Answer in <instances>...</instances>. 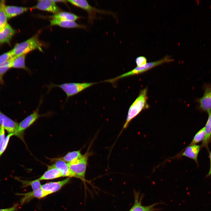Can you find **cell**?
I'll return each mask as SVG.
<instances>
[{
  "label": "cell",
  "instance_id": "836d02e7",
  "mask_svg": "<svg viewBox=\"0 0 211 211\" xmlns=\"http://www.w3.org/2000/svg\"><path fill=\"white\" fill-rule=\"evenodd\" d=\"M55 2H66V1L65 0H53Z\"/></svg>",
  "mask_w": 211,
  "mask_h": 211
},
{
  "label": "cell",
  "instance_id": "8992f818",
  "mask_svg": "<svg viewBox=\"0 0 211 211\" xmlns=\"http://www.w3.org/2000/svg\"><path fill=\"white\" fill-rule=\"evenodd\" d=\"M90 155V152L88 150L80 158L67 163L70 169L75 175L76 178L83 180H85L87 161Z\"/></svg>",
  "mask_w": 211,
  "mask_h": 211
},
{
  "label": "cell",
  "instance_id": "30bf717a",
  "mask_svg": "<svg viewBox=\"0 0 211 211\" xmlns=\"http://www.w3.org/2000/svg\"><path fill=\"white\" fill-rule=\"evenodd\" d=\"M200 149V146L199 145L187 146L178 154L169 159L180 158L184 156L193 160L198 164V156Z\"/></svg>",
  "mask_w": 211,
  "mask_h": 211
},
{
  "label": "cell",
  "instance_id": "7a4b0ae2",
  "mask_svg": "<svg viewBox=\"0 0 211 211\" xmlns=\"http://www.w3.org/2000/svg\"><path fill=\"white\" fill-rule=\"evenodd\" d=\"M96 83H67L57 84L51 83L47 86L48 91L54 88L61 89L66 94L67 102L69 98L96 84Z\"/></svg>",
  "mask_w": 211,
  "mask_h": 211
},
{
  "label": "cell",
  "instance_id": "484cf974",
  "mask_svg": "<svg viewBox=\"0 0 211 211\" xmlns=\"http://www.w3.org/2000/svg\"><path fill=\"white\" fill-rule=\"evenodd\" d=\"M205 127L200 130L195 135L192 141L187 146H190L195 144L202 141L205 138Z\"/></svg>",
  "mask_w": 211,
  "mask_h": 211
},
{
  "label": "cell",
  "instance_id": "4316f807",
  "mask_svg": "<svg viewBox=\"0 0 211 211\" xmlns=\"http://www.w3.org/2000/svg\"><path fill=\"white\" fill-rule=\"evenodd\" d=\"M13 58L14 57H13L8 60L0 64V80L1 81L3 76L9 68H11Z\"/></svg>",
  "mask_w": 211,
  "mask_h": 211
},
{
  "label": "cell",
  "instance_id": "2e32d148",
  "mask_svg": "<svg viewBox=\"0 0 211 211\" xmlns=\"http://www.w3.org/2000/svg\"><path fill=\"white\" fill-rule=\"evenodd\" d=\"M135 201L133 206L129 211H154L157 210L154 207L158 204L155 203L148 206H144L141 204L142 199L139 198V195L135 194Z\"/></svg>",
  "mask_w": 211,
  "mask_h": 211
},
{
  "label": "cell",
  "instance_id": "44dd1931",
  "mask_svg": "<svg viewBox=\"0 0 211 211\" xmlns=\"http://www.w3.org/2000/svg\"><path fill=\"white\" fill-rule=\"evenodd\" d=\"M26 55H21L17 57H13L11 67L21 69L25 70L30 74L32 73V72L25 65V59Z\"/></svg>",
  "mask_w": 211,
  "mask_h": 211
},
{
  "label": "cell",
  "instance_id": "5b68a950",
  "mask_svg": "<svg viewBox=\"0 0 211 211\" xmlns=\"http://www.w3.org/2000/svg\"><path fill=\"white\" fill-rule=\"evenodd\" d=\"M67 1L72 5L86 11L88 14V21L91 24L96 18V13L110 14L115 17L114 14L112 12L97 9L92 6L86 0H69Z\"/></svg>",
  "mask_w": 211,
  "mask_h": 211
},
{
  "label": "cell",
  "instance_id": "f546056e",
  "mask_svg": "<svg viewBox=\"0 0 211 211\" xmlns=\"http://www.w3.org/2000/svg\"><path fill=\"white\" fill-rule=\"evenodd\" d=\"M147 59L146 57L140 56L137 57L135 62L137 67H141L145 65L147 63Z\"/></svg>",
  "mask_w": 211,
  "mask_h": 211
},
{
  "label": "cell",
  "instance_id": "ac0fdd59",
  "mask_svg": "<svg viewBox=\"0 0 211 211\" xmlns=\"http://www.w3.org/2000/svg\"><path fill=\"white\" fill-rule=\"evenodd\" d=\"M63 177L60 171L52 165L47 166V170L38 178L40 181L55 179Z\"/></svg>",
  "mask_w": 211,
  "mask_h": 211
},
{
  "label": "cell",
  "instance_id": "cb8c5ba5",
  "mask_svg": "<svg viewBox=\"0 0 211 211\" xmlns=\"http://www.w3.org/2000/svg\"><path fill=\"white\" fill-rule=\"evenodd\" d=\"M15 178L22 183L23 187L25 188L30 186L33 190L41 188L42 185L40 183V181L38 179L34 180L28 181L23 180L17 177H16Z\"/></svg>",
  "mask_w": 211,
  "mask_h": 211
},
{
  "label": "cell",
  "instance_id": "3957f363",
  "mask_svg": "<svg viewBox=\"0 0 211 211\" xmlns=\"http://www.w3.org/2000/svg\"><path fill=\"white\" fill-rule=\"evenodd\" d=\"M42 45L37 35H34L24 42L16 44L11 50L13 57L26 55L27 53L36 49L42 52Z\"/></svg>",
  "mask_w": 211,
  "mask_h": 211
},
{
  "label": "cell",
  "instance_id": "7c38bea8",
  "mask_svg": "<svg viewBox=\"0 0 211 211\" xmlns=\"http://www.w3.org/2000/svg\"><path fill=\"white\" fill-rule=\"evenodd\" d=\"M70 179V178L68 177L62 181L47 183L42 185L41 188L49 195L59 190L64 186L68 183Z\"/></svg>",
  "mask_w": 211,
  "mask_h": 211
},
{
  "label": "cell",
  "instance_id": "ba28073f",
  "mask_svg": "<svg viewBox=\"0 0 211 211\" xmlns=\"http://www.w3.org/2000/svg\"><path fill=\"white\" fill-rule=\"evenodd\" d=\"M19 123L11 119L0 110V125L3 126L9 134H12L23 140L18 132Z\"/></svg>",
  "mask_w": 211,
  "mask_h": 211
},
{
  "label": "cell",
  "instance_id": "d6a6232c",
  "mask_svg": "<svg viewBox=\"0 0 211 211\" xmlns=\"http://www.w3.org/2000/svg\"><path fill=\"white\" fill-rule=\"evenodd\" d=\"M210 168L209 172L207 174V176H209L211 175V152L210 154Z\"/></svg>",
  "mask_w": 211,
  "mask_h": 211
},
{
  "label": "cell",
  "instance_id": "8fae6325",
  "mask_svg": "<svg viewBox=\"0 0 211 211\" xmlns=\"http://www.w3.org/2000/svg\"><path fill=\"white\" fill-rule=\"evenodd\" d=\"M41 10L47 11L54 14L61 12V9L53 0H40L36 5L33 7Z\"/></svg>",
  "mask_w": 211,
  "mask_h": 211
},
{
  "label": "cell",
  "instance_id": "1f68e13d",
  "mask_svg": "<svg viewBox=\"0 0 211 211\" xmlns=\"http://www.w3.org/2000/svg\"><path fill=\"white\" fill-rule=\"evenodd\" d=\"M18 207V204L16 203L10 207L0 209V211H16L17 210Z\"/></svg>",
  "mask_w": 211,
  "mask_h": 211
},
{
  "label": "cell",
  "instance_id": "d4e9b609",
  "mask_svg": "<svg viewBox=\"0 0 211 211\" xmlns=\"http://www.w3.org/2000/svg\"><path fill=\"white\" fill-rule=\"evenodd\" d=\"M5 1H0V30L5 26L7 24V18L5 11Z\"/></svg>",
  "mask_w": 211,
  "mask_h": 211
},
{
  "label": "cell",
  "instance_id": "4fadbf2b",
  "mask_svg": "<svg viewBox=\"0 0 211 211\" xmlns=\"http://www.w3.org/2000/svg\"><path fill=\"white\" fill-rule=\"evenodd\" d=\"M16 195L23 196L20 200L21 205L29 202L34 198L40 199L48 195L42 189L40 188L25 193H16Z\"/></svg>",
  "mask_w": 211,
  "mask_h": 211
},
{
  "label": "cell",
  "instance_id": "7402d4cb",
  "mask_svg": "<svg viewBox=\"0 0 211 211\" xmlns=\"http://www.w3.org/2000/svg\"><path fill=\"white\" fill-rule=\"evenodd\" d=\"M205 127V136L200 146V149L205 147L208 150V145L211 137V112L208 114V118Z\"/></svg>",
  "mask_w": 211,
  "mask_h": 211
},
{
  "label": "cell",
  "instance_id": "6da1fadb",
  "mask_svg": "<svg viewBox=\"0 0 211 211\" xmlns=\"http://www.w3.org/2000/svg\"><path fill=\"white\" fill-rule=\"evenodd\" d=\"M147 89L142 90L130 106L127 113L126 119L122 130L126 128L130 122L143 110L149 108L147 102L148 99Z\"/></svg>",
  "mask_w": 211,
  "mask_h": 211
},
{
  "label": "cell",
  "instance_id": "83f0119b",
  "mask_svg": "<svg viewBox=\"0 0 211 211\" xmlns=\"http://www.w3.org/2000/svg\"><path fill=\"white\" fill-rule=\"evenodd\" d=\"M13 57L11 50L0 56V64L8 60Z\"/></svg>",
  "mask_w": 211,
  "mask_h": 211
},
{
  "label": "cell",
  "instance_id": "4dcf8cb0",
  "mask_svg": "<svg viewBox=\"0 0 211 211\" xmlns=\"http://www.w3.org/2000/svg\"><path fill=\"white\" fill-rule=\"evenodd\" d=\"M5 138V129L3 126L0 125V150Z\"/></svg>",
  "mask_w": 211,
  "mask_h": 211
},
{
  "label": "cell",
  "instance_id": "e0dca14e",
  "mask_svg": "<svg viewBox=\"0 0 211 211\" xmlns=\"http://www.w3.org/2000/svg\"><path fill=\"white\" fill-rule=\"evenodd\" d=\"M15 32V30L7 23L0 30V43H9Z\"/></svg>",
  "mask_w": 211,
  "mask_h": 211
},
{
  "label": "cell",
  "instance_id": "603a6c76",
  "mask_svg": "<svg viewBox=\"0 0 211 211\" xmlns=\"http://www.w3.org/2000/svg\"><path fill=\"white\" fill-rule=\"evenodd\" d=\"M52 19L74 21L80 18L74 14L67 12L61 11L50 16Z\"/></svg>",
  "mask_w": 211,
  "mask_h": 211
},
{
  "label": "cell",
  "instance_id": "ffe728a7",
  "mask_svg": "<svg viewBox=\"0 0 211 211\" xmlns=\"http://www.w3.org/2000/svg\"><path fill=\"white\" fill-rule=\"evenodd\" d=\"M28 7L6 5L5 11L7 18H10L22 14L30 9Z\"/></svg>",
  "mask_w": 211,
  "mask_h": 211
},
{
  "label": "cell",
  "instance_id": "f1b7e54d",
  "mask_svg": "<svg viewBox=\"0 0 211 211\" xmlns=\"http://www.w3.org/2000/svg\"><path fill=\"white\" fill-rule=\"evenodd\" d=\"M13 135H14L12 134H9L5 138L1 149L0 150V157L6 149L10 137Z\"/></svg>",
  "mask_w": 211,
  "mask_h": 211
},
{
  "label": "cell",
  "instance_id": "277c9868",
  "mask_svg": "<svg viewBox=\"0 0 211 211\" xmlns=\"http://www.w3.org/2000/svg\"><path fill=\"white\" fill-rule=\"evenodd\" d=\"M173 61V59L171 58L170 56H166L159 60L147 63L144 66L141 67H137L131 71L113 79L107 80L105 81L110 82H113L123 78L143 73L154 67L165 63L171 62Z\"/></svg>",
  "mask_w": 211,
  "mask_h": 211
},
{
  "label": "cell",
  "instance_id": "52a82bcc",
  "mask_svg": "<svg viewBox=\"0 0 211 211\" xmlns=\"http://www.w3.org/2000/svg\"><path fill=\"white\" fill-rule=\"evenodd\" d=\"M42 99L41 98L36 110L19 123L18 132L23 137V132L25 129L30 127L40 118L47 116L49 115L50 113V112L43 114L39 113V108L42 103Z\"/></svg>",
  "mask_w": 211,
  "mask_h": 211
},
{
  "label": "cell",
  "instance_id": "9a60e30c",
  "mask_svg": "<svg viewBox=\"0 0 211 211\" xmlns=\"http://www.w3.org/2000/svg\"><path fill=\"white\" fill-rule=\"evenodd\" d=\"M60 171L63 177H75L76 176L70 169L67 163L62 160H57L52 164Z\"/></svg>",
  "mask_w": 211,
  "mask_h": 211
},
{
  "label": "cell",
  "instance_id": "5bb4252c",
  "mask_svg": "<svg viewBox=\"0 0 211 211\" xmlns=\"http://www.w3.org/2000/svg\"><path fill=\"white\" fill-rule=\"evenodd\" d=\"M50 23L51 26L56 25L68 28H87L86 25L79 24L74 21L52 19L50 20Z\"/></svg>",
  "mask_w": 211,
  "mask_h": 211
},
{
  "label": "cell",
  "instance_id": "d6986e66",
  "mask_svg": "<svg viewBox=\"0 0 211 211\" xmlns=\"http://www.w3.org/2000/svg\"><path fill=\"white\" fill-rule=\"evenodd\" d=\"M82 155L81 153V150L78 151H73L69 152L63 157L55 158H48L50 162H54L57 160H62L69 163L80 158Z\"/></svg>",
  "mask_w": 211,
  "mask_h": 211
},
{
  "label": "cell",
  "instance_id": "9c48e42d",
  "mask_svg": "<svg viewBox=\"0 0 211 211\" xmlns=\"http://www.w3.org/2000/svg\"><path fill=\"white\" fill-rule=\"evenodd\" d=\"M204 90L203 96L197 100L199 103L198 108L201 111L209 114L211 112V85H205Z\"/></svg>",
  "mask_w": 211,
  "mask_h": 211
}]
</instances>
